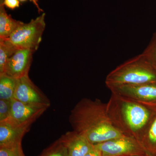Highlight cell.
Returning <instances> with one entry per match:
<instances>
[{
  "label": "cell",
  "mask_w": 156,
  "mask_h": 156,
  "mask_svg": "<svg viewBox=\"0 0 156 156\" xmlns=\"http://www.w3.org/2000/svg\"><path fill=\"white\" fill-rule=\"evenodd\" d=\"M69 120L73 131L94 145L123 135L111 122L106 103L97 98L80 100L71 111Z\"/></svg>",
  "instance_id": "obj_1"
},
{
  "label": "cell",
  "mask_w": 156,
  "mask_h": 156,
  "mask_svg": "<svg viewBox=\"0 0 156 156\" xmlns=\"http://www.w3.org/2000/svg\"><path fill=\"white\" fill-rule=\"evenodd\" d=\"M106 107L109 118L115 129L123 135L134 137L138 141L156 111V108L114 93H112Z\"/></svg>",
  "instance_id": "obj_2"
},
{
  "label": "cell",
  "mask_w": 156,
  "mask_h": 156,
  "mask_svg": "<svg viewBox=\"0 0 156 156\" xmlns=\"http://www.w3.org/2000/svg\"><path fill=\"white\" fill-rule=\"evenodd\" d=\"M105 83L108 89L126 85L156 84V69L142 53L109 73Z\"/></svg>",
  "instance_id": "obj_3"
},
{
  "label": "cell",
  "mask_w": 156,
  "mask_h": 156,
  "mask_svg": "<svg viewBox=\"0 0 156 156\" xmlns=\"http://www.w3.org/2000/svg\"><path fill=\"white\" fill-rule=\"evenodd\" d=\"M43 13L28 23H22L9 37L10 41L17 48L29 49L35 52L41 41L46 23Z\"/></svg>",
  "instance_id": "obj_4"
},
{
  "label": "cell",
  "mask_w": 156,
  "mask_h": 156,
  "mask_svg": "<svg viewBox=\"0 0 156 156\" xmlns=\"http://www.w3.org/2000/svg\"><path fill=\"white\" fill-rule=\"evenodd\" d=\"M102 156H145V151L137 140L123 135L94 144Z\"/></svg>",
  "instance_id": "obj_5"
},
{
  "label": "cell",
  "mask_w": 156,
  "mask_h": 156,
  "mask_svg": "<svg viewBox=\"0 0 156 156\" xmlns=\"http://www.w3.org/2000/svg\"><path fill=\"white\" fill-rule=\"evenodd\" d=\"M108 89L112 93L128 98L145 106L156 108V84L126 85Z\"/></svg>",
  "instance_id": "obj_6"
},
{
  "label": "cell",
  "mask_w": 156,
  "mask_h": 156,
  "mask_svg": "<svg viewBox=\"0 0 156 156\" xmlns=\"http://www.w3.org/2000/svg\"><path fill=\"white\" fill-rule=\"evenodd\" d=\"M13 98L29 104L50 107V101L28 76L17 79Z\"/></svg>",
  "instance_id": "obj_7"
},
{
  "label": "cell",
  "mask_w": 156,
  "mask_h": 156,
  "mask_svg": "<svg viewBox=\"0 0 156 156\" xmlns=\"http://www.w3.org/2000/svg\"><path fill=\"white\" fill-rule=\"evenodd\" d=\"M32 124L20 123L9 117L0 121V147L21 144Z\"/></svg>",
  "instance_id": "obj_8"
},
{
  "label": "cell",
  "mask_w": 156,
  "mask_h": 156,
  "mask_svg": "<svg viewBox=\"0 0 156 156\" xmlns=\"http://www.w3.org/2000/svg\"><path fill=\"white\" fill-rule=\"evenodd\" d=\"M34 52L29 49H17L7 61L3 74L16 79L28 76Z\"/></svg>",
  "instance_id": "obj_9"
},
{
  "label": "cell",
  "mask_w": 156,
  "mask_h": 156,
  "mask_svg": "<svg viewBox=\"0 0 156 156\" xmlns=\"http://www.w3.org/2000/svg\"><path fill=\"white\" fill-rule=\"evenodd\" d=\"M10 118L20 123L32 124L50 107L23 103L12 98Z\"/></svg>",
  "instance_id": "obj_10"
},
{
  "label": "cell",
  "mask_w": 156,
  "mask_h": 156,
  "mask_svg": "<svg viewBox=\"0 0 156 156\" xmlns=\"http://www.w3.org/2000/svg\"><path fill=\"white\" fill-rule=\"evenodd\" d=\"M59 139L66 147L68 156H85L94 146L86 137L73 130L66 132Z\"/></svg>",
  "instance_id": "obj_11"
},
{
  "label": "cell",
  "mask_w": 156,
  "mask_h": 156,
  "mask_svg": "<svg viewBox=\"0 0 156 156\" xmlns=\"http://www.w3.org/2000/svg\"><path fill=\"white\" fill-rule=\"evenodd\" d=\"M138 141L147 155L156 156V111Z\"/></svg>",
  "instance_id": "obj_12"
},
{
  "label": "cell",
  "mask_w": 156,
  "mask_h": 156,
  "mask_svg": "<svg viewBox=\"0 0 156 156\" xmlns=\"http://www.w3.org/2000/svg\"><path fill=\"white\" fill-rule=\"evenodd\" d=\"M22 23L12 18L6 12L3 3L0 4V39L9 38Z\"/></svg>",
  "instance_id": "obj_13"
},
{
  "label": "cell",
  "mask_w": 156,
  "mask_h": 156,
  "mask_svg": "<svg viewBox=\"0 0 156 156\" xmlns=\"http://www.w3.org/2000/svg\"><path fill=\"white\" fill-rule=\"evenodd\" d=\"M17 79L7 75H0V99L11 100L14 97Z\"/></svg>",
  "instance_id": "obj_14"
},
{
  "label": "cell",
  "mask_w": 156,
  "mask_h": 156,
  "mask_svg": "<svg viewBox=\"0 0 156 156\" xmlns=\"http://www.w3.org/2000/svg\"><path fill=\"white\" fill-rule=\"evenodd\" d=\"M17 49L9 38L0 39V75L4 73L7 61Z\"/></svg>",
  "instance_id": "obj_15"
},
{
  "label": "cell",
  "mask_w": 156,
  "mask_h": 156,
  "mask_svg": "<svg viewBox=\"0 0 156 156\" xmlns=\"http://www.w3.org/2000/svg\"><path fill=\"white\" fill-rule=\"evenodd\" d=\"M40 156H68L67 149L58 139L43 151Z\"/></svg>",
  "instance_id": "obj_16"
},
{
  "label": "cell",
  "mask_w": 156,
  "mask_h": 156,
  "mask_svg": "<svg viewBox=\"0 0 156 156\" xmlns=\"http://www.w3.org/2000/svg\"><path fill=\"white\" fill-rule=\"evenodd\" d=\"M0 156H25L22 145L18 144L9 146L0 147Z\"/></svg>",
  "instance_id": "obj_17"
},
{
  "label": "cell",
  "mask_w": 156,
  "mask_h": 156,
  "mask_svg": "<svg viewBox=\"0 0 156 156\" xmlns=\"http://www.w3.org/2000/svg\"><path fill=\"white\" fill-rule=\"evenodd\" d=\"M143 53L147 57L156 69V33Z\"/></svg>",
  "instance_id": "obj_18"
},
{
  "label": "cell",
  "mask_w": 156,
  "mask_h": 156,
  "mask_svg": "<svg viewBox=\"0 0 156 156\" xmlns=\"http://www.w3.org/2000/svg\"><path fill=\"white\" fill-rule=\"evenodd\" d=\"M11 100L0 99V121L5 120L10 117Z\"/></svg>",
  "instance_id": "obj_19"
},
{
  "label": "cell",
  "mask_w": 156,
  "mask_h": 156,
  "mask_svg": "<svg viewBox=\"0 0 156 156\" xmlns=\"http://www.w3.org/2000/svg\"><path fill=\"white\" fill-rule=\"evenodd\" d=\"M2 3L5 6L11 9L18 8L20 6L19 0H4Z\"/></svg>",
  "instance_id": "obj_20"
},
{
  "label": "cell",
  "mask_w": 156,
  "mask_h": 156,
  "mask_svg": "<svg viewBox=\"0 0 156 156\" xmlns=\"http://www.w3.org/2000/svg\"><path fill=\"white\" fill-rule=\"evenodd\" d=\"M85 156H102L101 152L97 148L93 146L92 149Z\"/></svg>",
  "instance_id": "obj_21"
},
{
  "label": "cell",
  "mask_w": 156,
  "mask_h": 156,
  "mask_svg": "<svg viewBox=\"0 0 156 156\" xmlns=\"http://www.w3.org/2000/svg\"><path fill=\"white\" fill-rule=\"evenodd\" d=\"M32 1H33V2L34 4L35 5H36V6L37 7L38 9H39V10H40V9H39V8L38 7V4H37L38 0H32Z\"/></svg>",
  "instance_id": "obj_22"
},
{
  "label": "cell",
  "mask_w": 156,
  "mask_h": 156,
  "mask_svg": "<svg viewBox=\"0 0 156 156\" xmlns=\"http://www.w3.org/2000/svg\"><path fill=\"white\" fill-rule=\"evenodd\" d=\"M19 1H21V2H24V1H26V0H19Z\"/></svg>",
  "instance_id": "obj_23"
},
{
  "label": "cell",
  "mask_w": 156,
  "mask_h": 156,
  "mask_svg": "<svg viewBox=\"0 0 156 156\" xmlns=\"http://www.w3.org/2000/svg\"><path fill=\"white\" fill-rule=\"evenodd\" d=\"M4 0H1V3H2Z\"/></svg>",
  "instance_id": "obj_24"
},
{
  "label": "cell",
  "mask_w": 156,
  "mask_h": 156,
  "mask_svg": "<svg viewBox=\"0 0 156 156\" xmlns=\"http://www.w3.org/2000/svg\"><path fill=\"white\" fill-rule=\"evenodd\" d=\"M149 156V155H146V156Z\"/></svg>",
  "instance_id": "obj_25"
}]
</instances>
